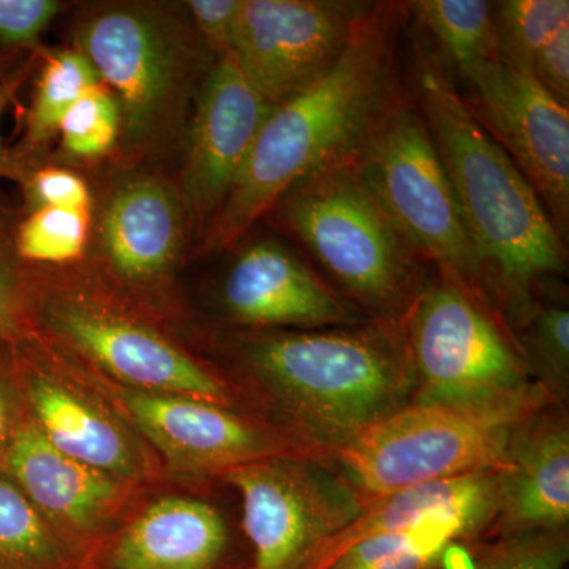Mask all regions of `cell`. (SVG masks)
<instances>
[{"mask_svg":"<svg viewBox=\"0 0 569 569\" xmlns=\"http://www.w3.org/2000/svg\"><path fill=\"white\" fill-rule=\"evenodd\" d=\"M403 337L413 402L486 418H527L559 406L538 383L500 312L433 276L411 307Z\"/></svg>","mask_w":569,"mask_h":569,"instance_id":"cell-7","label":"cell"},{"mask_svg":"<svg viewBox=\"0 0 569 569\" xmlns=\"http://www.w3.org/2000/svg\"><path fill=\"white\" fill-rule=\"evenodd\" d=\"M26 418L28 415L14 369L13 348L0 342V456L9 448Z\"/></svg>","mask_w":569,"mask_h":569,"instance_id":"cell-35","label":"cell"},{"mask_svg":"<svg viewBox=\"0 0 569 569\" xmlns=\"http://www.w3.org/2000/svg\"><path fill=\"white\" fill-rule=\"evenodd\" d=\"M407 28L406 3H370L340 61L272 108L227 201L201 238V252L233 249L295 183L353 159L402 82L399 48Z\"/></svg>","mask_w":569,"mask_h":569,"instance_id":"cell-2","label":"cell"},{"mask_svg":"<svg viewBox=\"0 0 569 569\" xmlns=\"http://www.w3.org/2000/svg\"><path fill=\"white\" fill-rule=\"evenodd\" d=\"M0 475L21 490L80 561L121 526L149 489L157 488L63 455L28 418L0 456Z\"/></svg>","mask_w":569,"mask_h":569,"instance_id":"cell-16","label":"cell"},{"mask_svg":"<svg viewBox=\"0 0 569 569\" xmlns=\"http://www.w3.org/2000/svg\"><path fill=\"white\" fill-rule=\"evenodd\" d=\"M43 157H28L10 148L6 178L20 183L26 212L39 208L93 211L91 187L81 174L67 167L41 162Z\"/></svg>","mask_w":569,"mask_h":569,"instance_id":"cell-31","label":"cell"},{"mask_svg":"<svg viewBox=\"0 0 569 569\" xmlns=\"http://www.w3.org/2000/svg\"><path fill=\"white\" fill-rule=\"evenodd\" d=\"M530 372L563 407L569 392V312L559 305H539L511 328Z\"/></svg>","mask_w":569,"mask_h":569,"instance_id":"cell-28","label":"cell"},{"mask_svg":"<svg viewBox=\"0 0 569 569\" xmlns=\"http://www.w3.org/2000/svg\"><path fill=\"white\" fill-rule=\"evenodd\" d=\"M523 418H486L413 402L332 452L331 463L362 500L493 470Z\"/></svg>","mask_w":569,"mask_h":569,"instance_id":"cell-10","label":"cell"},{"mask_svg":"<svg viewBox=\"0 0 569 569\" xmlns=\"http://www.w3.org/2000/svg\"><path fill=\"white\" fill-rule=\"evenodd\" d=\"M355 160L438 279L492 305L458 200L408 84L400 82Z\"/></svg>","mask_w":569,"mask_h":569,"instance_id":"cell-8","label":"cell"},{"mask_svg":"<svg viewBox=\"0 0 569 569\" xmlns=\"http://www.w3.org/2000/svg\"><path fill=\"white\" fill-rule=\"evenodd\" d=\"M62 7L58 0H0V52L37 47Z\"/></svg>","mask_w":569,"mask_h":569,"instance_id":"cell-33","label":"cell"},{"mask_svg":"<svg viewBox=\"0 0 569 569\" xmlns=\"http://www.w3.org/2000/svg\"><path fill=\"white\" fill-rule=\"evenodd\" d=\"M208 348L263 417L329 460L415 396L403 331L373 321L320 329H220L209 337Z\"/></svg>","mask_w":569,"mask_h":569,"instance_id":"cell-1","label":"cell"},{"mask_svg":"<svg viewBox=\"0 0 569 569\" xmlns=\"http://www.w3.org/2000/svg\"><path fill=\"white\" fill-rule=\"evenodd\" d=\"M496 473L497 512L488 538L568 530L569 421L548 406L516 425Z\"/></svg>","mask_w":569,"mask_h":569,"instance_id":"cell-20","label":"cell"},{"mask_svg":"<svg viewBox=\"0 0 569 569\" xmlns=\"http://www.w3.org/2000/svg\"><path fill=\"white\" fill-rule=\"evenodd\" d=\"M496 512H445L403 529L367 538L328 569H443L462 546L489 537Z\"/></svg>","mask_w":569,"mask_h":569,"instance_id":"cell-22","label":"cell"},{"mask_svg":"<svg viewBox=\"0 0 569 569\" xmlns=\"http://www.w3.org/2000/svg\"><path fill=\"white\" fill-rule=\"evenodd\" d=\"M358 0H241L231 52L271 104L287 102L342 58L359 18Z\"/></svg>","mask_w":569,"mask_h":569,"instance_id":"cell-15","label":"cell"},{"mask_svg":"<svg viewBox=\"0 0 569 569\" xmlns=\"http://www.w3.org/2000/svg\"><path fill=\"white\" fill-rule=\"evenodd\" d=\"M241 498L249 569H305L365 505L329 460L271 458L227 471Z\"/></svg>","mask_w":569,"mask_h":569,"instance_id":"cell-13","label":"cell"},{"mask_svg":"<svg viewBox=\"0 0 569 569\" xmlns=\"http://www.w3.org/2000/svg\"><path fill=\"white\" fill-rule=\"evenodd\" d=\"M234 247L216 293L222 329H320L369 321L279 239L244 238Z\"/></svg>","mask_w":569,"mask_h":569,"instance_id":"cell-18","label":"cell"},{"mask_svg":"<svg viewBox=\"0 0 569 569\" xmlns=\"http://www.w3.org/2000/svg\"><path fill=\"white\" fill-rule=\"evenodd\" d=\"M183 9L213 59L230 54L241 0H189Z\"/></svg>","mask_w":569,"mask_h":569,"instance_id":"cell-34","label":"cell"},{"mask_svg":"<svg viewBox=\"0 0 569 569\" xmlns=\"http://www.w3.org/2000/svg\"><path fill=\"white\" fill-rule=\"evenodd\" d=\"M17 81H0V122H2L3 111L7 110L11 99H13ZM10 148L3 144L2 133H0V178H6L7 168H9Z\"/></svg>","mask_w":569,"mask_h":569,"instance_id":"cell-36","label":"cell"},{"mask_svg":"<svg viewBox=\"0 0 569 569\" xmlns=\"http://www.w3.org/2000/svg\"><path fill=\"white\" fill-rule=\"evenodd\" d=\"M413 22L459 80L481 63L500 61L492 2L486 0H410Z\"/></svg>","mask_w":569,"mask_h":569,"instance_id":"cell-23","label":"cell"},{"mask_svg":"<svg viewBox=\"0 0 569 569\" xmlns=\"http://www.w3.org/2000/svg\"><path fill=\"white\" fill-rule=\"evenodd\" d=\"M271 110L233 56L213 61L193 100L178 183L190 231H197L200 241L233 189Z\"/></svg>","mask_w":569,"mask_h":569,"instance_id":"cell-17","label":"cell"},{"mask_svg":"<svg viewBox=\"0 0 569 569\" xmlns=\"http://www.w3.org/2000/svg\"><path fill=\"white\" fill-rule=\"evenodd\" d=\"M264 219L305 247L367 320L403 331L432 268L370 189L355 157L295 183Z\"/></svg>","mask_w":569,"mask_h":569,"instance_id":"cell-5","label":"cell"},{"mask_svg":"<svg viewBox=\"0 0 569 569\" xmlns=\"http://www.w3.org/2000/svg\"><path fill=\"white\" fill-rule=\"evenodd\" d=\"M32 335L108 380L261 415L238 381L186 346L173 326L134 305L86 261L33 268Z\"/></svg>","mask_w":569,"mask_h":569,"instance_id":"cell-4","label":"cell"},{"mask_svg":"<svg viewBox=\"0 0 569 569\" xmlns=\"http://www.w3.org/2000/svg\"><path fill=\"white\" fill-rule=\"evenodd\" d=\"M93 211L39 208L13 224L14 252L31 268L58 269L86 261Z\"/></svg>","mask_w":569,"mask_h":569,"instance_id":"cell-27","label":"cell"},{"mask_svg":"<svg viewBox=\"0 0 569 569\" xmlns=\"http://www.w3.org/2000/svg\"><path fill=\"white\" fill-rule=\"evenodd\" d=\"M460 91L468 111L508 153L538 194L567 244L569 233V110L529 73L507 63L468 71Z\"/></svg>","mask_w":569,"mask_h":569,"instance_id":"cell-14","label":"cell"},{"mask_svg":"<svg viewBox=\"0 0 569 569\" xmlns=\"http://www.w3.org/2000/svg\"><path fill=\"white\" fill-rule=\"evenodd\" d=\"M73 362L140 433L162 460L171 481L179 485L220 481L227 471L263 459L329 460L263 415L233 410L189 396L123 387L77 359Z\"/></svg>","mask_w":569,"mask_h":569,"instance_id":"cell-9","label":"cell"},{"mask_svg":"<svg viewBox=\"0 0 569 569\" xmlns=\"http://www.w3.org/2000/svg\"><path fill=\"white\" fill-rule=\"evenodd\" d=\"M183 6V3H182ZM118 100L123 167L186 137L187 114L216 59L189 14L159 2H107L74 21L73 44Z\"/></svg>","mask_w":569,"mask_h":569,"instance_id":"cell-6","label":"cell"},{"mask_svg":"<svg viewBox=\"0 0 569 569\" xmlns=\"http://www.w3.org/2000/svg\"><path fill=\"white\" fill-rule=\"evenodd\" d=\"M193 488L149 489L80 569H249L223 512Z\"/></svg>","mask_w":569,"mask_h":569,"instance_id":"cell-19","label":"cell"},{"mask_svg":"<svg viewBox=\"0 0 569 569\" xmlns=\"http://www.w3.org/2000/svg\"><path fill=\"white\" fill-rule=\"evenodd\" d=\"M126 168L93 201L86 263L116 291L171 325L181 313L176 279L189 219L176 183Z\"/></svg>","mask_w":569,"mask_h":569,"instance_id":"cell-11","label":"cell"},{"mask_svg":"<svg viewBox=\"0 0 569 569\" xmlns=\"http://www.w3.org/2000/svg\"><path fill=\"white\" fill-rule=\"evenodd\" d=\"M58 137L63 157L74 162H96L118 151L121 110L103 82L86 92L66 112Z\"/></svg>","mask_w":569,"mask_h":569,"instance_id":"cell-30","label":"cell"},{"mask_svg":"<svg viewBox=\"0 0 569 569\" xmlns=\"http://www.w3.org/2000/svg\"><path fill=\"white\" fill-rule=\"evenodd\" d=\"M13 224L0 216V342H21L32 335L33 268L14 252Z\"/></svg>","mask_w":569,"mask_h":569,"instance_id":"cell-32","label":"cell"},{"mask_svg":"<svg viewBox=\"0 0 569 569\" xmlns=\"http://www.w3.org/2000/svg\"><path fill=\"white\" fill-rule=\"evenodd\" d=\"M20 489L0 475V569H80Z\"/></svg>","mask_w":569,"mask_h":569,"instance_id":"cell-25","label":"cell"},{"mask_svg":"<svg viewBox=\"0 0 569 569\" xmlns=\"http://www.w3.org/2000/svg\"><path fill=\"white\" fill-rule=\"evenodd\" d=\"M410 32L408 88L447 171L490 301L511 328L537 302L538 284L565 274L567 244L518 167L468 111L447 63L415 26Z\"/></svg>","mask_w":569,"mask_h":569,"instance_id":"cell-3","label":"cell"},{"mask_svg":"<svg viewBox=\"0 0 569 569\" xmlns=\"http://www.w3.org/2000/svg\"><path fill=\"white\" fill-rule=\"evenodd\" d=\"M498 56L511 69L531 74L542 52L569 31L568 0L492 2Z\"/></svg>","mask_w":569,"mask_h":569,"instance_id":"cell-26","label":"cell"},{"mask_svg":"<svg viewBox=\"0 0 569 569\" xmlns=\"http://www.w3.org/2000/svg\"><path fill=\"white\" fill-rule=\"evenodd\" d=\"M497 512L496 473L479 471L365 501L346 529L325 542L305 569H328L351 546L445 512Z\"/></svg>","mask_w":569,"mask_h":569,"instance_id":"cell-21","label":"cell"},{"mask_svg":"<svg viewBox=\"0 0 569 569\" xmlns=\"http://www.w3.org/2000/svg\"><path fill=\"white\" fill-rule=\"evenodd\" d=\"M462 546L443 569H565L569 560L568 530L533 531L489 538Z\"/></svg>","mask_w":569,"mask_h":569,"instance_id":"cell-29","label":"cell"},{"mask_svg":"<svg viewBox=\"0 0 569 569\" xmlns=\"http://www.w3.org/2000/svg\"><path fill=\"white\" fill-rule=\"evenodd\" d=\"M100 82L102 80L91 61L77 48H62L44 54L24 138L20 146L13 148L14 151L43 157L52 138L58 137L59 123L66 112Z\"/></svg>","mask_w":569,"mask_h":569,"instance_id":"cell-24","label":"cell"},{"mask_svg":"<svg viewBox=\"0 0 569 569\" xmlns=\"http://www.w3.org/2000/svg\"><path fill=\"white\" fill-rule=\"evenodd\" d=\"M11 348L26 415L51 447L140 485L173 482L159 456L70 356L36 335Z\"/></svg>","mask_w":569,"mask_h":569,"instance_id":"cell-12","label":"cell"}]
</instances>
